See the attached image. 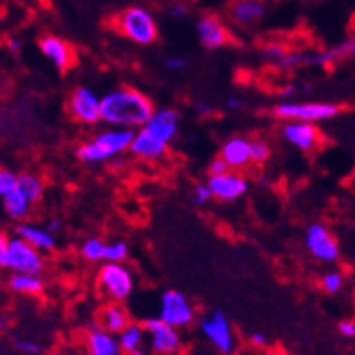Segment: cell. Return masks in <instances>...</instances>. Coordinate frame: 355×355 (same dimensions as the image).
Here are the masks:
<instances>
[{"instance_id":"1","label":"cell","mask_w":355,"mask_h":355,"mask_svg":"<svg viewBox=\"0 0 355 355\" xmlns=\"http://www.w3.org/2000/svg\"><path fill=\"white\" fill-rule=\"evenodd\" d=\"M155 112L153 100L140 89L122 85L102 96V122L111 127L141 129Z\"/></svg>"},{"instance_id":"2","label":"cell","mask_w":355,"mask_h":355,"mask_svg":"<svg viewBox=\"0 0 355 355\" xmlns=\"http://www.w3.org/2000/svg\"><path fill=\"white\" fill-rule=\"evenodd\" d=\"M135 129H125V127H111L100 131L93 140L85 141L76 149V156L84 164L98 165L103 162L116 158L131 149V144L135 140Z\"/></svg>"},{"instance_id":"3","label":"cell","mask_w":355,"mask_h":355,"mask_svg":"<svg viewBox=\"0 0 355 355\" xmlns=\"http://www.w3.org/2000/svg\"><path fill=\"white\" fill-rule=\"evenodd\" d=\"M112 26L136 46H153L158 38V22L155 15L141 6H129L114 17Z\"/></svg>"},{"instance_id":"4","label":"cell","mask_w":355,"mask_h":355,"mask_svg":"<svg viewBox=\"0 0 355 355\" xmlns=\"http://www.w3.org/2000/svg\"><path fill=\"white\" fill-rule=\"evenodd\" d=\"M341 114V105L332 102H294L285 100L274 105V116L277 120H301V122L319 123L334 120Z\"/></svg>"},{"instance_id":"5","label":"cell","mask_w":355,"mask_h":355,"mask_svg":"<svg viewBox=\"0 0 355 355\" xmlns=\"http://www.w3.org/2000/svg\"><path fill=\"white\" fill-rule=\"evenodd\" d=\"M44 265L46 263H44L42 252L19 236L10 238L6 250L0 254V268H6V270L42 274Z\"/></svg>"},{"instance_id":"6","label":"cell","mask_w":355,"mask_h":355,"mask_svg":"<svg viewBox=\"0 0 355 355\" xmlns=\"http://www.w3.org/2000/svg\"><path fill=\"white\" fill-rule=\"evenodd\" d=\"M98 288L109 301L123 303L135 292V276L123 263H105L98 270Z\"/></svg>"},{"instance_id":"7","label":"cell","mask_w":355,"mask_h":355,"mask_svg":"<svg viewBox=\"0 0 355 355\" xmlns=\"http://www.w3.org/2000/svg\"><path fill=\"white\" fill-rule=\"evenodd\" d=\"M158 318L174 328L191 327L196 319V309L187 295L180 290H165L159 297Z\"/></svg>"},{"instance_id":"8","label":"cell","mask_w":355,"mask_h":355,"mask_svg":"<svg viewBox=\"0 0 355 355\" xmlns=\"http://www.w3.org/2000/svg\"><path fill=\"white\" fill-rule=\"evenodd\" d=\"M304 248L313 259L334 265L341 257L339 241L324 223H310L304 230Z\"/></svg>"},{"instance_id":"9","label":"cell","mask_w":355,"mask_h":355,"mask_svg":"<svg viewBox=\"0 0 355 355\" xmlns=\"http://www.w3.org/2000/svg\"><path fill=\"white\" fill-rule=\"evenodd\" d=\"M200 332L220 354L232 355L236 350L232 324L221 310H214L200 319Z\"/></svg>"},{"instance_id":"10","label":"cell","mask_w":355,"mask_h":355,"mask_svg":"<svg viewBox=\"0 0 355 355\" xmlns=\"http://www.w3.org/2000/svg\"><path fill=\"white\" fill-rule=\"evenodd\" d=\"M67 112L75 122L84 125L102 122V96L87 85H78L67 98Z\"/></svg>"},{"instance_id":"11","label":"cell","mask_w":355,"mask_h":355,"mask_svg":"<svg viewBox=\"0 0 355 355\" xmlns=\"http://www.w3.org/2000/svg\"><path fill=\"white\" fill-rule=\"evenodd\" d=\"M144 328L153 355H178L182 352L183 341L180 328L171 327L159 318L147 319L144 322Z\"/></svg>"},{"instance_id":"12","label":"cell","mask_w":355,"mask_h":355,"mask_svg":"<svg viewBox=\"0 0 355 355\" xmlns=\"http://www.w3.org/2000/svg\"><path fill=\"white\" fill-rule=\"evenodd\" d=\"M207 185L211 187L212 196L216 200L227 201V203L243 198L250 191V183L247 178L239 171H232V168L223 174H218V176H209Z\"/></svg>"},{"instance_id":"13","label":"cell","mask_w":355,"mask_h":355,"mask_svg":"<svg viewBox=\"0 0 355 355\" xmlns=\"http://www.w3.org/2000/svg\"><path fill=\"white\" fill-rule=\"evenodd\" d=\"M281 135H283L286 144L301 150V153H312L322 141L321 131L315 127V123L301 122V120L285 122V125L281 129Z\"/></svg>"},{"instance_id":"14","label":"cell","mask_w":355,"mask_h":355,"mask_svg":"<svg viewBox=\"0 0 355 355\" xmlns=\"http://www.w3.org/2000/svg\"><path fill=\"white\" fill-rule=\"evenodd\" d=\"M38 49L46 56V60L60 73H66L67 69L75 66V51L67 40L56 37V35H46L40 38L38 42Z\"/></svg>"},{"instance_id":"15","label":"cell","mask_w":355,"mask_h":355,"mask_svg":"<svg viewBox=\"0 0 355 355\" xmlns=\"http://www.w3.org/2000/svg\"><path fill=\"white\" fill-rule=\"evenodd\" d=\"M198 40L207 51H216L229 44V29L214 15H203L196 22Z\"/></svg>"},{"instance_id":"16","label":"cell","mask_w":355,"mask_h":355,"mask_svg":"<svg viewBox=\"0 0 355 355\" xmlns=\"http://www.w3.org/2000/svg\"><path fill=\"white\" fill-rule=\"evenodd\" d=\"M144 127L150 135H155L158 140L171 145L178 136V129H180V112L173 107L155 109L153 116L147 120Z\"/></svg>"},{"instance_id":"17","label":"cell","mask_w":355,"mask_h":355,"mask_svg":"<svg viewBox=\"0 0 355 355\" xmlns=\"http://www.w3.org/2000/svg\"><path fill=\"white\" fill-rule=\"evenodd\" d=\"M167 149V144L158 140L155 135H150L145 127H141L140 131H136L129 153L141 162H159L165 158Z\"/></svg>"},{"instance_id":"18","label":"cell","mask_w":355,"mask_h":355,"mask_svg":"<svg viewBox=\"0 0 355 355\" xmlns=\"http://www.w3.org/2000/svg\"><path fill=\"white\" fill-rule=\"evenodd\" d=\"M85 346L89 355H127L120 346L118 336L107 332L100 324H94L85 332Z\"/></svg>"},{"instance_id":"19","label":"cell","mask_w":355,"mask_h":355,"mask_svg":"<svg viewBox=\"0 0 355 355\" xmlns=\"http://www.w3.org/2000/svg\"><path fill=\"white\" fill-rule=\"evenodd\" d=\"M220 156L232 171H239L252 164L250 158V140L245 136H232L225 140L220 149Z\"/></svg>"},{"instance_id":"20","label":"cell","mask_w":355,"mask_h":355,"mask_svg":"<svg viewBox=\"0 0 355 355\" xmlns=\"http://www.w3.org/2000/svg\"><path fill=\"white\" fill-rule=\"evenodd\" d=\"M15 236L22 238L29 245H33L40 252H51L56 247L55 234L49 232L46 227H38V225L28 223V221L17 223V227H15Z\"/></svg>"},{"instance_id":"21","label":"cell","mask_w":355,"mask_h":355,"mask_svg":"<svg viewBox=\"0 0 355 355\" xmlns=\"http://www.w3.org/2000/svg\"><path fill=\"white\" fill-rule=\"evenodd\" d=\"M266 15L265 0H234L230 6V19L239 26H252Z\"/></svg>"},{"instance_id":"22","label":"cell","mask_w":355,"mask_h":355,"mask_svg":"<svg viewBox=\"0 0 355 355\" xmlns=\"http://www.w3.org/2000/svg\"><path fill=\"white\" fill-rule=\"evenodd\" d=\"M129 322H131V318H129V312H127L122 303L111 301L100 312V327H103L107 332L114 334V336L122 332Z\"/></svg>"},{"instance_id":"23","label":"cell","mask_w":355,"mask_h":355,"mask_svg":"<svg viewBox=\"0 0 355 355\" xmlns=\"http://www.w3.org/2000/svg\"><path fill=\"white\" fill-rule=\"evenodd\" d=\"M31 207H33V201L29 200L19 187L11 191L10 194H6L2 198V209H4V214L13 221H26V218L31 212Z\"/></svg>"},{"instance_id":"24","label":"cell","mask_w":355,"mask_h":355,"mask_svg":"<svg viewBox=\"0 0 355 355\" xmlns=\"http://www.w3.org/2000/svg\"><path fill=\"white\" fill-rule=\"evenodd\" d=\"M8 285L15 294L20 295H40L46 288L42 274H28V272H13Z\"/></svg>"},{"instance_id":"25","label":"cell","mask_w":355,"mask_h":355,"mask_svg":"<svg viewBox=\"0 0 355 355\" xmlns=\"http://www.w3.org/2000/svg\"><path fill=\"white\" fill-rule=\"evenodd\" d=\"M145 328L144 324H138V322H129L122 332L118 334V341L125 354H132L136 350H141V346L145 343Z\"/></svg>"},{"instance_id":"26","label":"cell","mask_w":355,"mask_h":355,"mask_svg":"<svg viewBox=\"0 0 355 355\" xmlns=\"http://www.w3.org/2000/svg\"><path fill=\"white\" fill-rule=\"evenodd\" d=\"M17 187L29 198V200L37 203V201L42 200L44 196V182L42 178L37 176L33 173H22L19 174V183Z\"/></svg>"},{"instance_id":"27","label":"cell","mask_w":355,"mask_h":355,"mask_svg":"<svg viewBox=\"0 0 355 355\" xmlns=\"http://www.w3.org/2000/svg\"><path fill=\"white\" fill-rule=\"evenodd\" d=\"M80 254L85 261L89 263H100L103 261V254H105V243L100 238H89L85 239L82 247H80Z\"/></svg>"},{"instance_id":"28","label":"cell","mask_w":355,"mask_h":355,"mask_svg":"<svg viewBox=\"0 0 355 355\" xmlns=\"http://www.w3.org/2000/svg\"><path fill=\"white\" fill-rule=\"evenodd\" d=\"M129 245L127 241H111L105 243V254H103V261L105 263H123L129 257Z\"/></svg>"},{"instance_id":"29","label":"cell","mask_w":355,"mask_h":355,"mask_svg":"<svg viewBox=\"0 0 355 355\" xmlns=\"http://www.w3.org/2000/svg\"><path fill=\"white\" fill-rule=\"evenodd\" d=\"M272 149L270 145L266 144L261 138H254L250 140V158H252V164L263 165L270 159Z\"/></svg>"},{"instance_id":"30","label":"cell","mask_w":355,"mask_h":355,"mask_svg":"<svg viewBox=\"0 0 355 355\" xmlns=\"http://www.w3.org/2000/svg\"><path fill=\"white\" fill-rule=\"evenodd\" d=\"M321 286L327 294H339L345 286V276L339 270H330L321 277Z\"/></svg>"},{"instance_id":"31","label":"cell","mask_w":355,"mask_h":355,"mask_svg":"<svg viewBox=\"0 0 355 355\" xmlns=\"http://www.w3.org/2000/svg\"><path fill=\"white\" fill-rule=\"evenodd\" d=\"M17 183H19V174L13 173L8 167H0V198H4L6 194L15 191Z\"/></svg>"},{"instance_id":"32","label":"cell","mask_w":355,"mask_h":355,"mask_svg":"<svg viewBox=\"0 0 355 355\" xmlns=\"http://www.w3.org/2000/svg\"><path fill=\"white\" fill-rule=\"evenodd\" d=\"M212 198H214L212 196V191L207 183H198V185H194V189H192L191 200L196 207H205Z\"/></svg>"},{"instance_id":"33","label":"cell","mask_w":355,"mask_h":355,"mask_svg":"<svg viewBox=\"0 0 355 355\" xmlns=\"http://www.w3.org/2000/svg\"><path fill=\"white\" fill-rule=\"evenodd\" d=\"M13 346L20 352V354H24V355H40L42 354V345L37 341H33V339H20V337H17V339H13Z\"/></svg>"},{"instance_id":"34","label":"cell","mask_w":355,"mask_h":355,"mask_svg":"<svg viewBox=\"0 0 355 355\" xmlns=\"http://www.w3.org/2000/svg\"><path fill=\"white\" fill-rule=\"evenodd\" d=\"M286 53L285 46H281V44H266L265 47L261 49V58L268 64H274L276 66L279 58Z\"/></svg>"},{"instance_id":"35","label":"cell","mask_w":355,"mask_h":355,"mask_svg":"<svg viewBox=\"0 0 355 355\" xmlns=\"http://www.w3.org/2000/svg\"><path fill=\"white\" fill-rule=\"evenodd\" d=\"M164 66H165V69L171 71V73H180V71L187 69L189 62H187V58H183V56L174 55V56H167V58H165Z\"/></svg>"},{"instance_id":"36","label":"cell","mask_w":355,"mask_h":355,"mask_svg":"<svg viewBox=\"0 0 355 355\" xmlns=\"http://www.w3.org/2000/svg\"><path fill=\"white\" fill-rule=\"evenodd\" d=\"M336 47L339 56H341V60H345V58H354L355 60V37L348 38V40H345V42Z\"/></svg>"},{"instance_id":"37","label":"cell","mask_w":355,"mask_h":355,"mask_svg":"<svg viewBox=\"0 0 355 355\" xmlns=\"http://www.w3.org/2000/svg\"><path fill=\"white\" fill-rule=\"evenodd\" d=\"M230 171V167L225 164V159L221 156H216L214 159H211L209 164V176H218V174H223Z\"/></svg>"},{"instance_id":"38","label":"cell","mask_w":355,"mask_h":355,"mask_svg":"<svg viewBox=\"0 0 355 355\" xmlns=\"http://www.w3.org/2000/svg\"><path fill=\"white\" fill-rule=\"evenodd\" d=\"M168 17L171 19H185L189 15V8L187 4H183V2H176V4H171L168 6V10H167Z\"/></svg>"},{"instance_id":"39","label":"cell","mask_w":355,"mask_h":355,"mask_svg":"<svg viewBox=\"0 0 355 355\" xmlns=\"http://www.w3.org/2000/svg\"><path fill=\"white\" fill-rule=\"evenodd\" d=\"M339 334L346 339H354L355 337V321H350V319H345V321L339 322V327H337Z\"/></svg>"},{"instance_id":"40","label":"cell","mask_w":355,"mask_h":355,"mask_svg":"<svg viewBox=\"0 0 355 355\" xmlns=\"http://www.w3.org/2000/svg\"><path fill=\"white\" fill-rule=\"evenodd\" d=\"M194 109H196V114L200 118H209L212 112H214L212 103H209V102H198L196 105H194Z\"/></svg>"},{"instance_id":"41","label":"cell","mask_w":355,"mask_h":355,"mask_svg":"<svg viewBox=\"0 0 355 355\" xmlns=\"http://www.w3.org/2000/svg\"><path fill=\"white\" fill-rule=\"evenodd\" d=\"M250 343H252V346H256V348H266V345H268V337L261 332H252Z\"/></svg>"},{"instance_id":"42","label":"cell","mask_w":355,"mask_h":355,"mask_svg":"<svg viewBox=\"0 0 355 355\" xmlns=\"http://www.w3.org/2000/svg\"><path fill=\"white\" fill-rule=\"evenodd\" d=\"M225 107L230 109V111H238V109L243 107V100L239 98V96H229V98L225 100Z\"/></svg>"},{"instance_id":"43","label":"cell","mask_w":355,"mask_h":355,"mask_svg":"<svg viewBox=\"0 0 355 355\" xmlns=\"http://www.w3.org/2000/svg\"><path fill=\"white\" fill-rule=\"evenodd\" d=\"M46 229L49 230V232L51 234H58L62 230V221L58 220V218H53V220H49L47 221V225H46Z\"/></svg>"},{"instance_id":"44","label":"cell","mask_w":355,"mask_h":355,"mask_svg":"<svg viewBox=\"0 0 355 355\" xmlns=\"http://www.w3.org/2000/svg\"><path fill=\"white\" fill-rule=\"evenodd\" d=\"M8 49H10V53H13V55H19L20 49H22V44H20L19 38H10V40H8Z\"/></svg>"},{"instance_id":"45","label":"cell","mask_w":355,"mask_h":355,"mask_svg":"<svg viewBox=\"0 0 355 355\" xmlns=\"http://www.w3.org/2000/svg\"><path fill=\"white\" fill-rule=\"evenodd\" d=\"M8 241H10V238H8V234H6L4 230L0 229V254H2L6 250V247H8Z\"/></svg>"},{"instance_id":"46","label":"cell","mask_w":355,"mask_h":355,"mask_svg":"<svg viewBox=\"0 0 355 355\" xmlns=\"http://www.w3.org/2000/svg\"><path fill=\"white\" fill-rule=\"evenodd\" d=\"M8 327H10V322H8V319L0 318V334L6 332V330H8Z\"/></svg>"},{"instance_id":"47","label":"cell","mask_w":355,"mask_h":355,"mask_svg":"<svg viewBox=\"0 0 355 355\" xmlns=\"http://www.w3.org/2000/svg\"><path fill=\"white\" fill-rule=\"evenodd\" d=\"M127 355H153V354H149V352H145V350H136L132 352V354H127Z\"/></svg>"},{"instance_id":"48","label":"cell","mask_w":355,"mask_h":355,"mask_svg":"<svg viewBox=\"0 0 355 355\" xmlns=\"http://www.w3.org/2000/svg\"><path fill=\"white\" fill-rule=\"evenodd\" d=\"M352 295H354V300H355V285H354V290H352Z\"/></svg>"},{"instance_id":"49","label":"cell","mask_w":355,"mask_h":355,"mask_svg":"<svg viewBox=\"0 0 355 355\" xmlns=\"http://www.w3.org/2000/svg\"><path fill=\"white\" fill-rule=\"evenodd\" d=\"M352 26H354V29H355V17H354V22H352Z\"/></svg>"},{"instance_id":"50","label":"cell","mask_w":355,"mask_h":355,"mask_svg":"<svg viewBox=\"0 0 355 355\" xmlns=\"http://www.w3.org/2000/svg\"><path fill=\"white\" fill-rule=\"evenodd\" d=\"M276 355H290V354H283V352H281V354H276Z\"/></svg>"}]
</instances>
